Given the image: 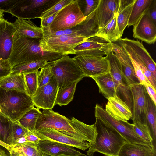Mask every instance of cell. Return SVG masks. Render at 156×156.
Instances as JSON below:
<instances>
[{
	"label": "cell",
	"instance_id": "1",
	"mask_svg": "<svg viewBox=\"0 0 156 156\" xmlns=\"http://www.w3.org/2000/svg\"><path fill=\"white\" fill-rule=\"evenodd\" d=\"M36 122L35 131L50 128L94 144L97 133L94 124L88 125L73 117L71 119L52 109L43 110Z\"/></svg>",
	"mask_w": 156,
	"mask_h": 156
},
{
	"label": "cell",
	"instance_id": "2",
	"mask_svg": "<svg viewBox=\"0 0 156 156\" xmlns=\"http://www.w3.org/2000/svg\"><path fill=\"white\" fill-rule=\"evenodd\" d=\"M63 56L43 51L40 46L39 39L21 37L16 31L13 37L12 50L8 61L12 68L18 64L41 60L53 61Z\"/></svg>",
	"mask_w": 156,
	"mask_h": 156
},
{
	"label": "cell",
	"instance_id": "3",
	"mask_svg": "<svg viewBox=\"0 0 156 156\" xmlns=\"http://www.w3.org/2000/svg\"><path fill=\"white\" fill-rule=\"evenodd\" d=\"M94 124L97 133L95 141L87 152L88 156L98 152L105 156H118L122 147L127 143L117 131L96 118Z\"/></svg>",
	"mask_w": 156,
	"mask_h": 156
},
{
	"label": "cell",
	"instance_id": "4",
	"mask_svg": "<svg viewBox=\"0 0 156 156\" xmlns=\"http://www.w3.org/2000/svg\"><path fill=\"white\" fill-rule=\"evenodd\" d=\"M32 97L25 92L0 88V113L14 122L34 107Z\"/></svg>",
	"mask_w": 156,
	"mask_h": 156
},
{
	"label": "cell",
	"instance_id": "5",
	"mask_svg": "<svg viewBox=\"0 0 156 156\" xmlns=\"http://www.w3.org/2000/svg\"><path fill=\"white\" fill-rule=\"evenodd\" d=\"M52 66L53 76L58 88L78 83L86 77L73 58L64 56L53 61L49 62Z\"/></svg>",
	"mask_w": 156,
	"mask_h": 156
},
{
	"label": "cell",
	"instance_id": "6",
	"mask_svg": "<svg viewBox=\"0 0 156 156\" xmlns=\"http://www.w3.org/2000/svg\"><path fill=\"white\" fill-rule=\"evenodd\" d=\"M98 8L86 16L83 20L71 28L54 32L47 27L41 28L43 34V37L63 35L81 36L88 39L96 36L99 30Z\"/></svg>",
	"mask_w": 156,
	"mask_h": 156
},
{
	"label": "cell",
	"instance_id": "7",
	"mask_svg": "<svg viewBox=\"0 0 156 156\" xmlns=\"http://www.w3.org/2000/svg\"><path fill=\"white\" fill-rule=\"evenodd\" d=\"M86 17L79 1L73 0L57 13L51 26L46 27L54 32L66 30L76 26Z\"/></svg>",
	"mask_w": 156,
	"mask_h": 156
},
{
	"label": "cell",
	"instance_id": "8",
	"mask_svg": "<svg viewBox=\"0 0 156 156\" xmlns=\"http://www.w3.org/2000/svg\"><path fill=\"white\" fill-rule=\"evenodd\" d=\"M87 39L81 36L63 35L43 37L39 40V44L44 51L65 56L75 55V48Z\"/></svg>",
	"mask_w": 156,
	"mask_h": 156
},
{
	"label": "cell",
	"instance_id": "9",
	"mask_svg": "<svg viewBox=\"0 0 156 156\" xmlns=\"http://www.w3.org/2000/svg\"><path fill=\"white\" fill-rule=\"evenodd\" d=\"M95 108L96 118L117 131L128 143L154 145L144 141L136 133L133 129V124L115 119L98 104L96 105Z\"/></svg>",
	"mask_w": 156,
	"mask_h": 156
},
{
	"label": "cell",
	"instance_id": "10",
	"mask_svg": "<svg viewBox=\"0 0 156 156\" xmlns=\"http://www.w3.org/2000/svg\"><path fill=\"white\" fill-rule=\"evenodd\" d=\"M58 0H18L9 12L18 18H38V15L57 3Z\"/></svg>",
	"mask_w": 156,
	"mask_h": 156
},
{
	"label": "cell",
	"instance_id": "11",
	"mask_svg": "<svg viewBox=\"0 0 156 156\" xmlns=\"http://www.w3.org/2000/svg\"><path fill=\"white\" fill-rule=\"evenodd\" d=\"M73 58L86 77L92 78L110 72L107 55L103 57L78 55Z\"/></svg>",
	"mask_w": 156,
	"mask_h": 156
},
{
	"label": "cell",
	"instance_id": "12",
	"mask_svg": "<svg viewBox=\"0 0 156 156\" xmlns=\"http://www.w3.org/2000/svg\"><path fill=\"white\" fill-rule=\"evenodd\" d=\"M58 89V83L53 76L48 83L38 87L32 97L34 105L39 109H52L55 105Z\"/></svg>",
	"mask_w": 156,
	"mask_h": 156
},
{
	"label": "cell",
	"instance_id": "13",
	"mask_svg": "<svg viewBox=\"0 0 156 156\" xmlns=\"http://www.w3.org/2000/svg\"><path fill=\"white\" fill-rule=\"evenodd\" d=\"M106 55L110 63L111 74L118 85V96L132 109V101L131 93L124 77L121 64L112 51Z\"/></svg>",
	"mask_w": 156,
	"mask_h": 156
},
{
	"label": "cell",
	"instance_id": "14",
	"mask_svg": "<svg viewBox=\"0 0 156 156\" xmlns=\"http://www.w3.org/2000/svg\"><path fill=\"white\" fill-rule=\"evenodd\" d=\"M41 140H45L66 144L85 151L89 149L91 144L73 136L64 134L57 130L45 128L33 132Z\"/></svg>",
	"mask_w": 156,
	"mask_h": 156
},
{
	"label": "cell",
	"instance_id": "15",
	"mask_svg": "<svg viewBox=\"0 0 156 156\" xmlns=\"http://www.w3.org/2000/svg\"><path fill=\"white\" fill-rule=\"evenodd\" d=\"M111 43L95 36L90 38L77 45L74 48L75 55L94 56L106 55L112 51Z\"/></svg>",
	"mask_w": 156,
	"mask_h": 156
},
{
	"label": "cell",
	"instance_id": "16",
	"mask_svg": "<svg viewBox=\"0 0 156 156\" xmlns=\"http://www.w3.org/2000/svg\"><path fill=\"white\" fill-rule=\"evenodd\" d=\"M129 89L132 101L131 119L133 123L138 121L146 123V90L144 86L140 83L131 86Z\"/></svg>",
	"mask_w": 156,
	"mask_h": 156
},
{
	"label": "cell",
	"instance_id": "17",
	"mask_svg": "<svg viewBox=\"0 0 156 156\" xmlns=\"http://www.w3.org/2000/svg\"><path fill=\"white\" fill-rule=\"evenodd\" d=\"M133 37L149 44H154L156 40V24L149 16L145 13L133 26Z\"/></svg>",
	"mask_w": 156,
	"mask_h": 156
},
{
	"label": "cell",
	"instance_id": "18",
	"mask_svg": "<svg viewBox=\"0 0 156 156\" xmlns=\"http://www.w3.org/2000/svg\"><path fill=\"white\" fill-rule=\"evenodd\" d=\"M112 51L120 62L128 87L140 83L135 73L131 60L123 48L117 43H111Z\"/></svg>",
	"mask_w": 156,
	"mask_h": 156
},
{
	"label": "cell",
	"instance_id": "19",
	"mask_svg": "<svg viewBox=\"0 0 156 156\" xmlns=\"http://www.w3.org/2000/svg\"><path fill=\"white\" fill-rule=\"evenodd\" d=\"M36 145L40 151L51 156H76L83 154L72 146L51 140H41Z\"/></svg>",
	"mask_w": 156,
	"mask_h": 156
},
{
	"label": "cell",
	"instance_id": "20",
	"mask_svg": "<svg viewBox=\"0 0 156 156\" xmlns=\"http://www.w3.org/2000/svg\"><path fill=\"white\" fill-rule=\"evenodd\" d=\"M16 31L12 23L3 18L0 20V59L8 60L13 45V37Z\"/></svg>",
	"mask_w": 156,
	"mask_h": 156
},
{
	"label": "cell",
	"instance_id": "21",
	"mask_svg": "<svg viewBox=\"0 0 156 156\" xmlns=\"http://www.w3.org/2000/svg\"><path fill=\"white\" fill-rule=\"evenodd\" d=\"M106 99L108 101L105 110L109 115L118 120L125 122L131 119V109L117 95Z\"/></svg>",
	"mask_w": 156,
	"mask_h": 156
},
{
	"label": "cell",
	"instance_id": "22",
	"mask_svg": "<svg viewBox=\"0 0 156 156\" xmlns=\"http://www.w3.org/2000/svg\"><path fill=\"white\" fill-rule=\"evenodd\" d=\"M120 39L129 45L137 57L156 78V64L142 42L127 37Z\"/></svg>",
	"mask_w": 156,
	"mask_h": 156
},
{
	"label": "cell",
	"instance_id": "23",
	"mask_svg": "<svg viewBox=\"0 0 156 156\" xmlns=\"http://www.w3.org/2000/svg\"><path fill=\"white\" fill-rule=\"evenodd\" d=\"M119 0H100L98 16L99 30L108 23L117 13Z\"/></svg>",
	"mask_w": 156,
	"mask_h": 156
},
{
	"label": "cell",
	"instance_id": "24",
	"mask_svg": "<svg viewBox=\"0 0 156 156\" xmlns=\"http://www.w3.org/2000/svg\"><path fill=\"white\" fill-rule=\"evenodd\" d=\"M12 23L16 32L21 37L39 40L43 37L41 27H37L30 20L16 19Z\"/></svg>",
	"mask_w": 156,
	"mask_h": 156
},
{
	"label": "cell",
	"instance_id": "25",
	"mask_svg": "<svg viewBox=\"0 0 156 156\" xmlns=\"http://www.w3.org/2000/svg\"><path fill=\"white\" fill-rule=\"evenodd\" d=\"M118 156H156L153 145L127 143L121 148Z\"/></svg>",
	"mask_w": 156,
	"mask_h": 156
},
{
	"label": "cell",
	"instance_id": "26",
	"mask_svg": "<svg viewBox=\"0 0 156 156\" xmlns=\"http://www.w3.org/2000/svg\"><path fill=\"white\" fill-rule=\"evenodd\" d=\"M92 78L97 85L99 92L106 98L116 95L118 96V85L110 72Z\"/></svg>",
	"mask_w": 156,
	"mask_h": 156
},
{
	"label": "cell",
	"instance_id": "27",
	"mask_svg": "<svg viewBox=\"0 0 156 156\" xmlns=\"http://www.w3.org/2000/svg\"><path fill=\"white\" fill-rule=\"evenodd\" d=\"M0 88L26 92L23 74L11 73L0 80Z\"/></svg>",
	"mask_w": 156,
	"mask_h": 156
},
{
	"label": "cell",
	"instance_id": "28",
	"mask_svg": "<svg viewBox=\"0 0 156 156\" xmlns=\"http://www.w3.org/2000/svg\"><path fill=\"white\" fill-rule=\"evenodd\" d=\"M117 15L115 14L112 20L99 30L96 36L103 38L109 43H115L121 38L117 24Z\"/></svg>",
	"mask_w": 156,
	"mask_h": 156
},
{
	"label": "cell",
	"instance_id": "29",
	"mask_svg": "<svg viewBox=\"0 0 156 156\" xmlns=\"http://www.w3.org/2000/svg\"><path fill=\"white\" fill-rule=\"evenodd\" d=\"M145 120L151 132L153 144L155 147L156 138V105L147 93Z\"/></svg>",
	"mask_w": 156,
	"mask_h": 156
},
{
	"label": "cell",
	"instance_id": "30",
	"mask_svg": "<svg viewBox=\"0 0 156 156\" xmlns=\"http://www.w3.org/2000/svg\"><path fill=\"white\" fill-rule=\"evenodd\" d=\"M153 0H136L128 23V27L134 26L149 8Z\"/></svg>",
	"mask_w": 156,
	"mask_h": 156
},
{
	"label": "cell",
	"instance_id": "31",
	"mask_svg": "<svg viewBox=\"0 0 156 156\" xmlns=\"http://www.w3.org/2000/svg\"><path fill=\"white\" fill-rule=\"evenodd\" d=\"M41 114L40 110L34 107L23 114L18 122L28 131L34 132L37 121Z\"/></svg>",
	"mask_w": 156,
	"mask_h": 156
},
{
	"label": "cell",
	"instance_id": "32",
	"mask_svg": "<svg viewBox=\"0 0 156 156\" xmlns=\"http://www.w3.org/2000/svg\"><path fill=\"white\" fill-rule=\"evenodd\" d=\"M77 83L74 82L69 86L59 88L55 105L62 106L69 104L73 99Z\"/></svg>",
	"mask_w": 156,
	"mask_h": 156
},
{
	"label": "cell",
	"instance_id": "33",
	"mask_svg": "<svg viewBox=\"0 0 156 156\" xmlns=\"http://www.w3.org/2000/svg\"><path fill=\"white\" fill-rule=\"evenodd\" d=\"M48 62L46 60H41L18 64L11 68V73L22 74L39 70L47 64Z\"/></svg>",
	"mask_w": 156,
	"mask_h": 156
},
{
	"label": "cell",
	"instance_id": "34",
	"mask_svg": "<svg viewBox=\"0 0 156 156\" xmlns=\"http://www.w3.org/2000/svg\"><path fill=\"white\" fill-rule=\"evenodd\" d=\"M19 156H43V153L37 149L36 144L30 142L11 146Z\"/></svg>",
	"mask_w": 156,
	"mask_h": 156
},
{
	"label": "cell",
	"instance_id": "35",
	"mask_svg": "<svg viewBox=\"0 0 156 156\" xmlns=\"http://www.w3.org/2000/svg\"><path fill=\"white\" fill-rule=\"evenodd\" d=\"M135 1L136 0L117 13V22L121 38L125 28L128 25V20Z\"/></svg>",
	"mask_w": 156,
	"mask_h": 156
},
{
	"label": "cell",
	"instance_id": "36",
	"mask_svg": "<svg viewBox=\"0 0 156 156\" xmlns=\"http://www.w3.org/2000/svg\"><path fill=\"white\" fill-rule=\"evenodd\" d=\"M38 70L23 73L26 86V93L31 97L38 88L37 73Z\"/></svg>",
	"mask_w": 156,
	"mask_h": 156
},
{
	"label": "cell",
	"instance_id": "37",
	"mask_svg": "<svg viewBox=\"0 0 156 156\" xmlns=\"http://www.w3.org/2000/svg\"><path fill=\"white\" fill-rule=\"evenodd\" d=\"M28 131L18 122H12L8 138V145H12L23 136Z\"/></svg>",
	"mask_w": 156,
	"mask_h": 156
},
{
	"label": "cell",
	"instance_id": "38",
	"mask_svg": "<svg viewBox=\"0 0 156 156\" xmlns=\"http://www.w3.org/2000/svg\"><path fill=\"white\" fill-rule=\"evenodd\" d=\"M133 123V129L136 133L146 142L153 144V139L147 124L138 121Z\"/></svg>",
	"mask_w": 156,
	"mask_h": 156
},
{
	"label": "cell",
	"instance_id": "39",
	"mask_svg": "<svg viewBox=\"0 0 156 156\" xmlns=\"http://www.w3.org/2000/svg\"><path fill=\"white\" fill-rule=\"evenodd\" d=\"M53 76L52 66L49 62L41 68L37 73L38 87H41L49 82Z\"/></svg>",
	"mask_w": 156,
	"mask_h": 156
},
{
	"label": "cell",
	"instance_id": "40",
	"mask_svg": "<svg viewBox=\"0 0 156 156\" xmlns=\"http://www.w3.org/2000/svg\"><path fill=\"white\" fill-rule=\"evenodd\" d=\"M12 122L0 113V140L8 145V136Z\"/></svg>",
	"mask_w": 156,
	"mask_h": 156
},
{
	"label": "cell",
	"instance_id": "41",
	"mask_svg": "<svg viewBox=\"0 0 156 156\" xmlns=\"http://www.w3.org/2000/svg\"><path fill=\"white\" fill-rule=\"evenodd\" d=\"M73 0H59L54 5L42 12L39 18H44L53 15L60 10L63 7L71 2Z\"/></svg>",
	"mask_w": 156,
	"mask_h": 156
},
{
	"label": "cell",
	"instance_id": "42",
	"mask_svg": "<svg viewBox=\"0 0 156 156\" xmlns=\"http://www.w3.org/2000/svg\"><path fill=\"white\" fill-rule=\"evenodd\" d=\"M100 0H85V6L83 14L87 16L96 9L99 5Z\"/></svg>",
	"mask_w": 156,
	"mask_h": 156
},
{
	"label": "cell",
	"instance_id": "43",
	"mask_svg": "<svg viewBox=\"0 0 156 156\" xmlns=\"http://www.w3.org/2000/svg\"><path fill=\"white\" fill-rule=\"evenodd\" d=\"M11 73V67L8 60L0 59V80Z\"/></svg>",
	"mask_w": 156,
	"mask_h": 156
},
{
	"label": "cell",
	"instance_id": "44",
	"mask_svg": "<svg viewBox=\"0 0 156 156\" xmlns=\"http://www.w3.org/2000/svg\"><path fill=\"white\" fill-rule=\"evenodd\" d=\"M18 0H0V11L8 13Z\"/></svg>",
	"mask_w": 156,
	"mask_h": 156
},
{
	"label": "cell",
	"instance_id": "45",
	"mask_svg": "<svg viewBox=\"0 0 156 156\" xmlns=\"http://www.w3.org/2000/svg\"><path fill=\"white\" fill-rule=\"evenodd\" d=\"M148 14L154 22H156V0H153L149 8L146 13Z\"/></svg>",
	"mask_w": 156,
	"mask_h": 156
},
{
	"label": "cell",
	"instance_id": "46",
	"mask_svg": "<svg viewBox=\"0 0 156 156\" xmlns=\"http://www.w3.org/2000/svg\"><path fill=\"white\" fill-rule=\"evenodd\" d=\"M143 85L150 98L156 105V89L151 84H145Z\"/></svg>",
	"mask_w": 156,
	"mask_h": 156
},
{
	"label": "cell",
	"instance_id": "47",
	"mask_svg": "<svg viewBox=\"0 0 156 156\" xmlns=\"http://www.w3.org/2000/svg\"><path fill=\"white\" fill-rule=\"evenodd\" d=\"M24 136L27 142L33 143L36 145L41 140L33 132L30 131H28Z\"/></svg>",
	"mask_w": 156,
	"mask_h": 156
},
{
	"label": "cell",
	"instance_id": "48",
	"mask_svg": "<svg viewBox=\"0 0 156 156\" xmlns=\"http://www.w3.org/2000/svg\"><path fill=\"white\" fill-rule=\"evenodd\" d=\"M57 13L48 17L44 18L41 19V27L44 28L50 27Z\"/></svg>",
	"mask_w": 156,
	"mask_h": 156
},
{
	"label": "cell",
	"instance_id": "49",
	"mask_svg": "<svg viewBox=\"0 0 156 156\" xmlns=\"http://www.w3.org/2000/svg\"><path fill=\"white\" fill-rule=\"evenodd\" d=\"M135 0H119L117 13L120 12L126 7L130 4Z\"/></svg>",
	"mask_w": 156,
	"mask_h": 156
},
{
	"label": "cell",
	"instance_id": "50",
	"mask_svg": "<svg viewBox=\"0 0 156 156\" xmlns=\"http://www.w3.org/2000/svg\"><path fill=\"white\" fill-rule=\"evenodd\" d=\"M6 150L7 149L0 145V156H8Z\"/></svg>",
	"mask_w": 156,
	"mask_h": 156
},
{
	"label": "cell",
	"instance_id": "51",
	"mask_svg": "<svg viewBox=\"0 0 156 156\" xmlns=\"http://www.w3.org/2000/svg\"><path fill=\"white\" fill-rule=\"evenodd\" d=\"M0 145L6 148L9 151V152H10L11 151L12 149V147L11 146L7 144L0 140Z\"/></svg>",
	"mask_w": 156,
	"mask_h": 156
},
{
	"label": "cell",
	"instance_id": "52",
	"mask_svg": "<svg viewBox=\"0 0 156 156\" xmlns=\"http://www.w3.org/2000/svg\"><path fill=\"white\" fill-rule=\"evenodd\" d=\"M9 156H19L18 154L12 149L9 152Z\"/></svg>",
	"mask_w": 156,
	"mask_h": 156
},
{
	"label": "cell",
	"instance_id": "53",
	"mask_svg": "<svg viewBox=\"0 0 156 156\" xmlns=\"http://www.w3.org/2000/svg\"><path fill=\"white\" fill-rule=\"evenodd\" d=\"M4 16L3 12L0 11V20L3 18V16Z\"/></svg>",
	"mask_w": 156,
	"mask_h": 156
},
{
	"label": "cell",
	"instance_id": "54",
	"mask_svg": "<svg viewBox=\"0 0 156 156\" xmlns=\"http://www.w3.org/2000/svg\"><path fill=\"white\" fill-rule=\"evenodd\" d=\"M43 156H51L43 153Z\"/></svg>",
	"mask_w": 156,
	"mask_h": 156
},
{
	"label": "cell",
	"instance_id": "55",
	"mask_svg": "<svg viewBox=\"0 0 156 156\" xmlns=\"http://www.w3.org/2000/svg\"><path fill=\"white\" fill-rule=\"evenodd\" d=\"M87 156V155H85L84 154H83L81 155H78V156Z\"/></svg>",
	"mask_w": 156,
	"mask_h": 156
}]
</instances>
